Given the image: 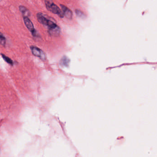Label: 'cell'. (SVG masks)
Instances as JSON below:
<instances>
[{
    "label": "cell",
    "mask_w": 157,
    "mask_h": 157,
    "mask_svg": "<svg viewBox=\"0 0 157 157\" xmlns=\"http://www.w3.org/2000/svg\"><path fill=\"white\" fill-rule=\"evenodd\" d=\"M19 10L20 12L21 13L23 17H29L31 16V12L26 7L23 6H20L19 7Z\"/></svg>",
    "instance_id": "7"
},
{
    "label": "cell",
    "mask_w": 157,
    "mask_h": 157,
    "mask_svg": "<svg viewBox=\"0 0 157 157\" xmlns=\"http://www.w3.org/2000/svg\"><path fill=\"white\" fill-rule=\"evenodd\" d=\"M48 32L51 36L58 37L60 33V28L58 25H56L48 29Z\"/></svg>",
    "instance_id": "5"
},
{
    "label": "cell",
    "mask_w": 157,
    "mask_h": 157,
    "mask_svg": "<svg viewBox=\"0 0 157 157\" xmlns=\"http://www.w3.org/2000/svg\"><path fill=\"white\" fill-rule=\"evenodd\" d=\"M45 3L47 9L48 11L55 14H57L60 18H64V15L63 12L56 4L53 3L52 2L48 1H45Z\"/></svg>",
    "instance_id": "2"
},
{
    "label": "cell",
    "mask_w": 157,
    "mask_h": 157,
    "mask_svg": "<svg viewBox=\"0 0 157 157\" xmlns=\"http://www.w3.org/2000/svg\"><path fill=\"white\" fill-rule=\"evenodd\" d=\"M30 48H31L32 54L34 56L39 58L42 60H44V61L46 59V54H45L43 50L38 48L37 47L34 46H32Z\"/></svg>",
    "instance_id": "3"
},
{
    "label": "cell",
    "mask_w": 157,
    "mask_h": 157,
    "mask_svg": "<svg viewBox=\"0 0 157 157\" xmlns=\"http://www.w3.org/2000/svg\"><path fill=\"white\" fill-rule=\"evenodd\" d=\"M75 13H76L77 16H78L80 18H85V14H84V13H83L82 11L80 10H75Z\"/></svg>",
    "instance_id": "11"
},
{
    "label": "cell",
    "mask_w": 157,
    "mask_h": 157,
    "mask_svg": "<svg viewBox=\"0 0 157 157\" xmlns=\"http://www.w3.org/2000/svg\"><path fill=\"white\" fill-rule=\"evenodd\" d=\"M0 43H1V44L3 46L6 45V38L2 33H1V35H0Z\"/></svg>",
    "instance_id": "10"
},
{
    "label": "cell",
    "mask_w": 157,
    "mask_h": 157,
    "mask_svg": "<svg viewBox=\"0 0 157 157\" xmlns=\"http://www.w3.org/2000/svg\"><path fill=\"white\" fill-rule=\"evenodd\" d=\"M36 17H37V21L40 24L45 26H47L48 29L57 25L51 19H49L48 17H47L45 15H44L43 13H37L36 14Z\"/></svg>",
    "instance_id": "1"
},
{
    "label": "cell",
    "mask_w": 157,
    "mask_h": 157,
    "mask_svg": "<svg viewBox=\"0 0 157 157\" xmlns=\"http://www.w3.org/2000/svg\"><path fill=\"white\" fill-rule=\"evenodd\" d=\"M1 55L2 57L3 58V59H4L7 63H8V64H10V65H13V60H12L10 58L8 57L7 56H5V55H3V54H2Z\"/></svg>",
    "instance_id": "9"
},
{
    "label": "cell",
    "mask_w": 157,
    "mask_h": 157,
    "mask_svg": "<svg viewBox=\"0 0 157 157\" xmlns=\"http://www.w3.org/2000/svg\"><path fill=\"white\" fill-rule=\"evenodd\" d=\"M60 6L62 12H63V13H64V16H65L68 19H72L73 13H72L71 10H70L68 8L66 7L65 5L61 4Z\"/></svg>",
    "instance_id": "6"
},
{
    "label": "cell",
    "mask_w": 157,
    "mask_h": 157,
    "mask_svg": "<svg viewBox=\"0 0 157 157\" xmlns=\"http://www.w3.org/2000/svg\"><path fill=\"white\" fill-rule=\"evenodd\" d=\"M69 59L66 56H64L61 58L60 61V64L63 67H68L70 62Z\"/></svg>",
    "instance_id": "8"
},
{
    "label": "cell",
    "mask_w": 157,
    "mask_h": 157,
    "mask_svg": "<svg viewBox=\"0 0 157 157\" xmlns=\"http://www.w3.org/2000/svg\"><path fill=\"white\" fill-rule=\"evenodd\" d=\"M24 21L27 29L32 33L33 36H37V32L35 29L33 24L28 17H23Z\"/></svg>",
    "instance_id": "4"
}]
</instances>
